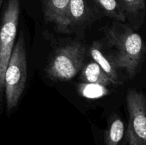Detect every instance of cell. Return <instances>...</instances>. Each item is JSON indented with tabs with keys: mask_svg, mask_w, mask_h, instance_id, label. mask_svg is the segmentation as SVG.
I'll list each match as a JSON object with an SVG mask.
<instances>
[{
	"mask_svg": "<svg viewBox=\"0 0 146 145\" xmlns=\"http://www.w3.org/2000/svg\"><path fill=\"white\" fill-rule=\"evenodd\" d=\"M110 45L115 53L112 62L115 68L124 70L133 76L138 70L143 53V43L139 34L122 24H113L107 30Z\"/></svg>",
	"mask_w": 146,
	"mask_h": 145,
	"instance_id": "obj_1",
	"label": "cell"
},
{
	"mask_svg": "<svg viewBox=\"0 0 146 145\" xmlns=\"http://www.w3.org/2000/svg\"><path fill=\"white\" fill-rule=\"evenodd\" d=\"M27 78V60L23 32L14 44L4 75V93L8 112L17 107L24 90Z\"/></svg>",
	"mask_w": 146,
	"mask_h": 145,
	"instance_id": "obj_2",
	"label": "cell"
},
{
	"mask_svg": "<svg viewBox=\"0 0 146 145\" xmlns=\"http://www.w3.org/2000/svg\"><path fill=\"white\" fill-rule=\"evenodd\" d=\"M86 51V47L78 42L58 48L48 61L46 74L53 80H70L84 66Z\"/></svg>",
	"mask_w": 146,
	"mask_h": 145,
	"instance_id": "obj_3",
	"label": "cell"
},
{
	"mask_svg": "<svg viewBox=\"0 0 146 145\" xmlns=\"http://www.w3.org/2000/svg\"><path fill=\"white\" fill-rule=\"evenodd\" d=\"M19 14V0H8L0 24V100L4 90L5 71L15 44Z\"/></svg>",
	"mask_w": 146,
	"mask_h": 145,
	"instance_id": "obj_4",
	"label": "cell"
},
{
	"mask_svg": "<svg viewBox=\"0 0 146 145\" xmlns=\"http://www.w3.org/2000/svg\"><path fill=\"white\" fill-rule=\"evenodd\" d=\"M128 111V145H146V98L141 92L131 89L126 96Z\"/></svg>",
	"mask_w": 146,
	"mask_h": 145,
	"instance_id": "obj_5",
	"label": "cell"
},
{
	"mask_svg": "<svg viewBox=\"0 0 146 145\" xmlns=\"http://www.w3.org/2000/svg\"><path fill=\"white\" fill-rule=\"evenodd\" d=\"M69 4L70 0H43L45 18L61 32L67 31L71 26Z\"/></svg>",
	"mask_w": 146,
	"mask_h": 145,
	"instance_id": "obj_6",
	"label": "cell"
},
{
	"mask_svg": "<svg viewBox=\"0 0 146 145\" xmlns=\"http://www.w3.org/2000/svg\"><path fill=\"white\" fill-rule=\"evenodd\" d=\"M81 79L83 82L99 84L106 87L113 84L109 77L96 62L89 63L83 66Z\"/></svg>",
	"mask_w": 146,
	"mask_h": 145,
	"instance_id": "obj_7",
	"label": "cell"
},
{
	"mask_svg": "<svg viewBox=\"0 0 146 145\" xmlns=\"http://www.w3.org/2000/svg\"><path fill=\"white\" fill-rule=\"evenodd\" d=\"M90 53L94 62L96 63L107 74V75L112 81L113 84L117 85L119 82H118L116 68L112 61H110L103 53L101 51V45L97 42L94 43L90 48Z\"/></svg>",
	"mask_w": 146,
	"mask_h": 145,
	"instance_id": "obj_8",
	"label": "cell"
},
{
	"mask_svg": "<svg viewBox=\"0 0 146 145\" xmlns=\"http://www.w3.org/2000/svg\"><path fill=\"white\" fill-rule=\"evenodd\" d=\"M124 123L119 117L111 118L105 134V145H119L124 136Z\"/></svg>",
	"mask_w": 146,
	"mask_h": 145,
	"instance_id": "obj_9",
	"label": "cell"
},
{
	"mask_svg": "<svg viewBox=\"0 0 146 145\" xmlns=\"http://www.w3.org/2000/svg\"><path fill=\"white\" fill-rule=\"evenodd\" d=\"M95 1L108 16L121 22L125 21L123 9L117 0H95Z\"/></svg>",
	"mask_w": 146,
	"mask_h": 145,
	"instance_id": "obj_10",
	"label": "cell"
},
{
	"mask_svg": "<svg viewBox=\"0 0 146 145\" xmlns=\"http://www.w3.org/2000/svg\"><path fill=\"white\" fill-rule=\"evenodd\" d=\"M80 95L88 99H98L108 94L109 91L106 86L99 84L82 82L78 85Z\"/></svg>",
	"mask_w": 146,
	"mask_h": 145,
	"instance_id": "obj_11",
	"label": "cell"
},
{
	"mask_svg": "<svg viewBox=\"0 0 146 145\" xmlns=\"http://www.w3.org/2000/svg\"><path fill=\"white\" fill-rule=\"evenodd\" d=\"M86 0H70L69 20L71 26L78 24L86 17Z\"/></svg>",
	"mask_w": 146,
	"mask_h": 145,
	"instance_id": "obj_12",
	"label": "cell"
},
{
	"mask_svg": "<svg viewBox=\"0 0 146 145\" xmlns=\"http://www.w3.org/2000/svg\"><path fill=\"white\" fill-rule=\"evenodd\" d=\"M125 11L131 14H136L145 7V0H121Z\"/></svg>",
	"mask_w": 146,
	"mask_h": 145,
	"instance_id": "obj_13",
	"label": "cell"
},
{
	"mask_svg": "<svg viewBox=\"0 0 146 145\" xmlns=\"http://www.w3.org/2000/svg\"><path fill=\"white\" fill-rule=\"evenodd\" d=\"M2 1H3V0H0V7H1V4H2Z\"/></svg>",
	"mask_w": 146,
	"mask_h": 145,
	"instance_id": "obj_14",
	"label": "cell"
}]
</instances>
